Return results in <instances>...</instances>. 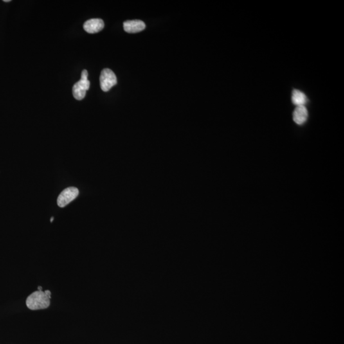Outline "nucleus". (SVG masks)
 <instances>
[{
  "label": "nucleus",
  "mask_w": 344,
  "mask_h": 344,
  "mask_svg": "<svg viewBox=\"0 0 344 344\" xmlns=\"http://www.w3.org/2000/svg\"><path fill=\"white\" fill-rule=\"evenodd\" d=\"M50 300L44 291H37L27 298V307L33 310L47 309L50 305Z\"/></svg>",
  "instance_id": "obj_1"
},
{
  "label": "nucleus",
  "mask_w": 344,
  "mask_h": 344,
  "mask_svg": "<svg viewBox=\"0 0 344 344\" xmlns=\"http://www.w3.org/2000/svg\"><path fill=\"white\" fill-rule=\"evenodd\" d=\"M87 76L88 72L86 69H84L81 74L80 80L73 85V95L76 100H83L86 94V91L89 89L90 82Z\"/></svg>",
  "instance_id": "obj_2"
},
{
  "label": "nucleus",
  "mask_w": 344,
  "mask_h": 344,
  "mask_svg": "<svg viewBox=\"0 0 344 344\" xmlns=\"http://www.w3.org/2000/svg\"><path fill=\"white\" fill-rule=\"evenodd\" d=\"M100 87L103 91L107 92L111 89L112 87L117 84L118 80L115 73L111 69H103L101 73Z\"/></svg>",
  "instance_id": "obj_3"
},
{
  "label": "nucleus",
  "mask_w": 344,
  "mask_h": 344,
  "mask_svg": "<svg viewBox=\"0 0 344 344\" xmlns=\"http://www.w3.org/2000/svg\"><path fill=\"white\" fill-rule=\"evenodd\" d=\"M79 191L75 187H69L63 191L58 198L57 204L60 207H65L78 197Z\"/></svg>",
  "instance_id": "obj_4"
},
{
  "label": "nucleus",
  "mask_w": 344,
  "mask_h": 344,
  "mask_svg": "<svg viewBox=\"0 0 344 344\" xmlns=\"http://www.w3.org/2000/svg\"><path fill=\"white\" fill-rule=\"evenodd\" d=\"M105 24L102 19H92L84 22V29L86 32L94 34L100 32L104 28Z\"/></svg>",
  "instance_id": "obj_5"
},
{
  "label": "nucleus",
  "mask_w": 344,
  "mask_h": 344,
  "mask_svg": "<svg viewBox=\"0 0 344 344\" xmlns=\"http://www.w3.org/2000/svg\"><path fill=\"white\" fill-rule=\"evenodd\" d=\"M123 27L126 32L136 33L144 30L145 24L140 20H134V21H125L124 22Z\"/></svg>",
  "instance_id": "obj_6"
},
{
  "label": "nucleus",
  "mask_w": 344,
  "mask_h": 344,
  "mask_svg": "<svg viewBox=\"0 0 344 344\" xmlns=\"http://www.w3.org/2000/svg\"><path fill=\"white\" fill-rule=\"evenodd\" d=\"M308 111L305 106L296 107L293 112V120L298 125H302L307 121Z\"/></svg>",
  "instance_id": "obj_7"
},
{
  "label": "nucleus",
  "mask_w": 344,
  "mask_h": 344,
  "mask_svg": "<svg viewBox=\"0 0 344 344\" xmlns=\"http://www.w3.org/2000/svg\"><path fill=\"white\" fill-rule=\"evenodd\" d=\"M291 99L292 102L296 107L305 106V104L307 102V97H306L305 94L298 90H294L293 94H292Z\"/></svg>",
  "instance_id": "obj_8"
},
{
  "label": "nucleus",
  "mask_w": 344,
  "mask_h": 344,
  "mask_svg": "<svg viewBox=\"0 0 344 344\" xmlns=\"http://www.w3.org/2000/svg\"><path fill=\"white\" fill-rule=\"evenodd\" d=\"M45 293L47 294V296H48V297L51 299V292L49 291V290H46V291H44Z\"/></svg>",
  "instance_id": "obj_9"
},
{
  "label": "nucleus",
  "mask_w": 344,
  "mask_h": 344,
  "mask_svg": "<svg viewBox=\"0 0 344 344\" xmlns=\"http://www.w3.org/2000/svg\"><path fill=\"white\" fill-rule=\"evenodd\" d=\"M38 291H42V288L41 286H38Z\"/></svg>",
  "instance_id": "obj_10"
},
{
  "label": "nucleus",
  "mask_w": 344,
  "mask_h": 344,
  "mask_svg": "<svg viewBox=\"0 0 344 344\" xmlns=\"http://www.w3.org/2000/svg\"><path fill=\"white\" fill-rule=\"evenodd\" d=\"M4 2H10V0H3Z\"/></svg>",
  "instance_id": "obj_11"
},
{
  "label": "nucleus",
  "mask_w": 344,
  "mask_h": 344,
  "mask_svg": "<svg viewBox=\"0 0 344 344\" xmlns=\"http://www.w3.org/2000/svg\"><path fill=\"white\" fill-rule=\"evenodd\" d=\"M53 219H54V217H52L51 219V222H53Z\"/></svg>",
  "instance_id": "obj_12"
}]
</instances>
